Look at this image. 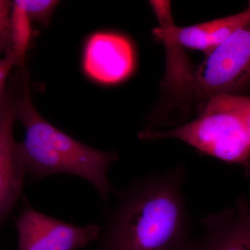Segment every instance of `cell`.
I'll use <instances>...</instances> for the list:
<instances>
[{
  "instance_id": "obj_1",
  "label": "cell",
  "mask_w": 250,
  "mask_h": 250,
  "mask_svg": "<svg viewBox=\"0 0 250 250\" xmlns=\"http://www.w3.org/2000/svg\"><path fill=\"white\" fill-rule=\"evenodd\" d=\"M184 166L133 179L105 208L95 250H185L192 223Z\"/></svg>"
},
{
  "instance_id": "obj_2",
  "label": "cell",
  "mask_w": 250,
  "mask_h": 250,
  "mask_svg": "<svg viewBox=\"0 0 250 250\" xmlns=\"http://www.w3.org/2000/svg\"><path fill=\"white\" fill-rule=\"evenodd\" d=\"M21 75L16 120L24 126L25 136L22 143H17V152L26 173L35 181L58 174L80 177L91 184L107 202L114 191L108 179V167L118 160V154L88 147L44 119L31 98L25 67Z\"/></svg>"
},
{
  "instance_id": "obj_3",
  "label": "cell",
  "mask_w": 250,
  "mask_h": 250,
  "mask_svg": "<svg viewBox=\"0 0 250 250\" xmlns=\"http://www.w3.org/2000/svg\"><path fill=\"white\" fill-rule=\"evenodd\" d=\"M218 95L250 97V18L218 46L175 97L179 121Z\"/></svg>"
},
{
  "instance_id": "obj_4",
  "label": "cell",
  "mask_w": 250,
  "mask_h": 250,
  "mask_svg": "<svg viewBox=\"0 0 250 250\" xmlns=\"http://www.w3.org/2000/svg\"><path fill=\"white\" fill-rule=\"evenodd\" d=\"M143 141L174 139L199 152L228 164L241 166L250 178V138L241 116L210 98L191 122L167 131L146 128L139 135Z\"/></svg>"
},
{
  "instance_id": "obj_5",
  "label": "cell",
  "mask_w": 250,
  "mask_h": 250,
  "mask_svg": "<svg viewBox=\"0 0 250 250\" xmlns=\"http://www.w3.org/2000/svg\"><path fill=\"white\" fill-rule=\"evenodd\" d=\"M18 250H77L98 241L101 226H85L52 218L25 205L16 220Z\"/></svg>"
},
{
  "instance_id": "obj_6",
  "label": "cell",
  "mask_w": 250,
  "mask_h": 250,
  "mask_svg": "<svg viewBox=\"0 0 250 250\" xmlns=\"http://www.w3.org/2000/svg\"><path fill=\"white\" fill-rule=\"evenodd\" d=\"M161 26L153 30L159 40L173 42L180 47L202 51L209 55L250 18V1L243 12L208 22L179 27L174 25L169 1H151Z\"/></svg>"
},
{
  "instance_id": "obj_7",
  "label": "cell",
  "mask_w": 250,
  "mask_h": 250,
  "mask_svg": "<svg viewBox=\"0 0 250 250\" xmlns=\"http://www.w3.org/2000/svg\"><path fill=\"white\" fill-rule=\"evenodd\" d=\"M18 91L6 88L0 100V228L22 195L27 175L14 137Z\"/></svg>"
},
{
  "instance_id": "obj_8",
  "label": "cell",
  "mask_w": 250,
  "mask_h": 250,
  "mask_svg": "<svg viewBox=\"0 0 250 250\" xmlns=\"http://www.w3.org/2000/svg\"><path fill=\"white\" fill-rule=\"evenodd\" d=\"M201 237L190 238L185 250H250V202L238 197L231 208L206 215Z\"/></svg>"
},
{
  "instance_id": "obj_9",
  "label": "cell",
  "mask_w": 250,
  "mask_h": 250,
  "mask_svg": "<svg viewBox=\"0 0 250 250\" xmlns=\"http://www.w3.org/2000/svg\"><path fill=\"white\" fill-rule=\"evenodd\" d=\"M134 65V48L124 36L98 32L85 43L83 69L95 82L104 84L119 83L132 73Z\"/></svg>"
},
{
  "instance_id": "obj_10",
  "label": "cell",
  "mask_w": 250,
  "mask_h": 250,
  "mask_svg": "<svg viewBox=\"0 0 250 250\" xmlns=\"http://www.w3.org/2000/svg\"><path fill=\"white\" fill-rule=\"evenodd\" d=\"M31 38V21L27 14L14 1L13 11V42L14 52L22 62H25V55Z\"/></svg>"
},
{
  "instance_id": "obj_11",
  "label": "cell",
  "mask_w": 250,
  "mask_h": 250,
  "mask_svg": "<svg viewBox=\"0 0 250 250\" xmlns=\"http://www.w3.org/2000/svg\"><path fill=\"white\" fill-rule=\"evenodd\" d=\"M14 3L25 12L31 21H36L42 25L47 26L59 1L54 0H16Z\"/></svg>"
},
{
  "instance_id": "obj_12",
  "label": "cell",
  "mask_w": 250,
  "mask_h": 250,
  "mask_svg": "<svg viewBox=\"0 0 250 250\" xmlns=\"http://www.w3.org/2000/svg\"><path fill=\"white\" fill-rule=\"evenodd\" d=\"M13 11L14 1L0 0V54L14 52Z\"/></svg>"
},
{
  "instance_id": "obj_13",
  "label": "cell",
  "mask_w": 250,
  "mask_h": 250,
  "mask_svg": "<svg viewBox=\"0 0 250 250\" xmlns=\"http://www.w3.org/2000/svg\"><path fill=\"white\" fill-rule=\"evenodd\" d=\"M211 98L241 117L250 138V97L218 95Z\"/></svg>"
},
{
  "instance_id": "obj_14",
  "label": "cell",
  "mask_w": 250,
  "mask_h": 250,
  "mask_svg": "<svg viewBox=\"0 0 250 250\" xmlns=\"http://www.w3.org/2000/svg\"><path fill=\"white\" fill-rule=\"evenodd\" d=\"M15 66H24V62L14 52L5 55L3 59H0V100L4 95L6 90V80L10 72Z\"/></svg>"
}]
</instances>
